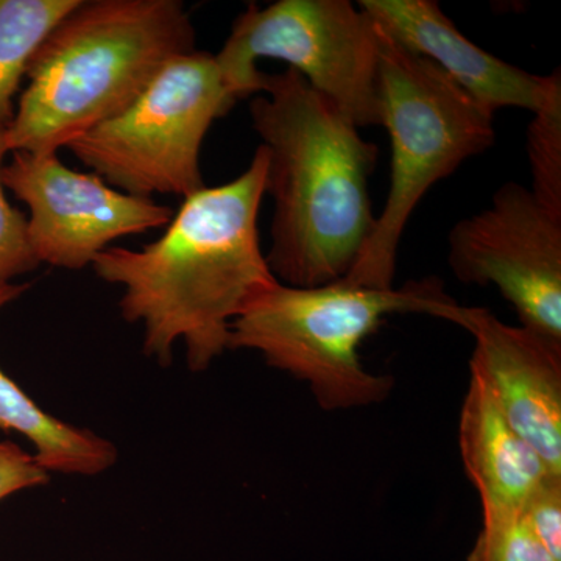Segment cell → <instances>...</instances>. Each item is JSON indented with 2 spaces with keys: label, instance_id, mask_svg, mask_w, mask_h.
I'll use <instances>...</instances> for the list:
<instances>
[{
  "label": "cell",
  "instance_id": "obj_14",
  "mask_svg": "<svg viewBox=\"0 0 561 561\" xmlns=\"http://www.w3.org/2000/svg\"><path fill=\"white\" fill-rule=\"evenodd\" d=\"M80 0H0V119H13L28 62L51 28Z\"/></svg>",
  "mask_w": 561,
  "mask_h": 561
},
{
  "label": "cell",
  "instance_id": "obj_12",
  "mask_svg": "<svg viewBox=\"0 0 561 561\" xmlns=\"http://www.w3.org/2000/svg\"><path fill=\"white\" fill-rule=\"evenodd\" d=\"M459 446L465 471L481 497L483 518L519 515L534 491L556 476L513 430L474 373L461 405Z\"/></svg>",
  "mask_w": 561,
  "mask_h": 561
},
{
  "label": "cell",
  "instance_id": "obj_17",
  "mask_svg": "<svg viewBox=\"0 0 561 561\" xmlns=\"http://www.w3.org/2000/svg\"><path fill=\"white\" fill-rule=\"evenodd\" d=\"M7 128L9 122L0 119V280H11L41 265L28 241L27 217L7 201L2 183L3 160L10 153Z\"/></svg>",
  "mask_w": 561,
  "mask_h": 561
},
{
  "label": "cell",
  "instance_id": "obj_13",
  "mask_svg": "<svg viewBox=\"0 0 561 561\" xmlns=\"http://www.w3.org/2000/svg\"><path fill=\"white\" fill-rule=\"evenodd\" d=\"M28 284L0 280V311L18 300ZM0 430L32 443L33 456L47 472L95 476L108 471L119 453L113 442L50 415L0 368Z\"/></svg>",
  "mask_w": 561,
  "mask_h": 561
},
{
  "label": "cell",
  "instance_id": "obj_6",
  "mask_svg": "<svg viewBox=\"0 0 561 561\" xmlns=\"http://www.w3.org/2000/svg\"><path fill=\"white\" fill-rule=\"evenodd\" d=\"M236 103L214 55L191 51L165 65L119 116L66 149L114 190L184 201L205 190L203 140Z\"/></svg>",
  "mask_w": 561,
  "mask_h": 561
},
{
  "label": "cell",
  "instance_id": "obj_19",
  "mask_svg": "<svg viewBox=\"0 0 561 561\" xmlns=\"http://www.w3.org/2000/svg\"><path fill=\"white\" fill-rule=\"evenodd\" d=\"M49 479V472L39 467L33 454L16 443L0 442V502L20 491L46 485Z\"/></svg>",
  "mask_w": 561,
  "mask_h": 561
},
{
  "label": "cell",
  "instance_id": "obj_9",
  "mask_svg": "<svg viewBox=\"0 0 561 561\" xmlns=\"http://www.w3.org/2000/svg\"><path fill=\"white\" fill-rule=\"evenodd\" d=\"M2 183L25 203L28 241L39 264L83 271L111 243L168 227L173 209L111 187L95 173L72 171L57 153H13Z\"/></svg>",
  "mask_w": 561,
  "mask_h": 561
},
{
  "label": "cell",
  "instance_id": "obj_7",
  "mask_svg": "<svg viewBox=\"0 0 561 561\" xmlns=\"http://www.w3.org/2000/svg\"><path fill=\"white\" fill-rule=\"evenodd\" d=\"M379 28L350 0L250 3L214 55L236 101L264 91V58L289 69L334 103L357 128L382 125L379 103Z\"/></svg>",
  "mask_w": 561,
  "mask_h": 561
},
{
  "label": "cell",
  "instance_id": "obj_3",
  "mask_svg": "<svg viewBox=\"0 0 561 561\" xmlns=\"http://www.w3.org/2000/svg\"><path fill=\"white\" fill-rule=\"evenodd\" d=\"M195 38L180 0H80L28 62L10 153H58L119 116L165 65L195 51Z\"/></svg>",
  "mask_w": 561,
  "mask_h": 561
},
{
  "label": "cell",
  "instance_id": "obj_18",
  "mask_svg": "<svg viewBox=\"0 0 561 561\" xmlns=\"http://www.w3.org/2000/svg\"><path fill=\"white\" fill-rule=\"evenodd\" d=\"M519 518L552 559L561 561V478L546 479L524 504Z\"/></svg>",
  "mask_w": 561,
  "mask_h": 561
},
{
  "label": "cell",
  "instance_id": "obj_16",
  "mask_svg": "<svg viewBox=\"0 0 561 561\" xmlns=\"http://www.w3.org/2000/svg\"><path fill=\"white\" fill-rule=\"evenodd\" d=\"M468 561H556L519 515L483 518Z\"/></svg>",
  "mask_w": 561,
  "mask_h": 561
},
{
  "label": "cell",
  "instance_id": "obj_1",
  "mask_svg": "<svg viewBox=\"0 0 561 561\" xmlns=\"http://www.w3.org/2000/svg\"><path fill=\"white\" fill-rule=\"evenodd\" d=\"M267 157L247 171L184 198L160 239L140 250L110 247L91 267L124 290L122 317L144 328V354L169 365L186 348L191 371L208 370L230 350V328L247 305L275 284L261 249L260 210Z\"/></svg>",
  "mask_w": 561,
  "mask_h": 561
},
{
  "label": "cell",
  "instance_id": "obj_8",
  "mask_svg": "<svg viewBox=\"0 0 561 561\" xmlns=\"http://www.w3.org/2000/svg\"><path fill=\"white\" fill-rule=\"evenodd\" d=\"M460 283L496 286L526 330L561 343V216L529 187L502 184L489 208L449 232Z\"/></svg>",
  "mask_w": 561,
  "mask_h": 561
},
{
  "label": "cell",
  "instance_id": "obj_5",
  "mask_svg": "<svg viewBox=\"0 0 561 561\" xmlns=\"http://www.w3.org/2000/svg\"><path fill=\"white\" fill-rule=\"evenodd\" d=\"M379 28V27H378ZM379 103L390 136V187L375 231L346 280L391 289L398 247L413 210L438 181L496 142L494 114L434 62L379 28Z\"/></svg>",
  "mask_w": 561,
  "mask_h": 561
},
{
  "label": "cell",
  "instance_id": "obj_4",
  "mask_svg": "<svg viewBox=\"0 0 561 561\" xmlns=\"http://www.w3.org/2000/svg\"><path fill=\"white\" fill-rule=\"evenodd\" d=\"M453 301L431 279L401 289H370L345 278L317 287L276 280L232 321L230 350L257 351L271 367L305 381L323 411L367 408L386 400L394 382L365 370L362 342L390 313L440 319Z\"/></svg>",
  "mask_w": 561,
  "mask_h": 561
},
{
  "label": "cell",
  "instance_id": "obj_10",
  "mask_svg": "<svg viewBox=\"0 0 561 561\" xmlns=\"http://www.w3.org/2000/svg\"><path fill=\"white\" fill-rule=\"evenodd\" d=\"M440 319L474 337L471 373L489 387L513 430L561 476V343L456 301Z\"/></svg>",
  "mask_w": 561,
  "mask_h": 561
},
{
  "label": "cell",
  "instance_id": "obj_15",
  "mask_svg": "<svg viewBox=\"0 0 561 561\" xmlns=\"http://www.w3.org/2000/svg\"><path fill=\"white\" fill-rule=\"evenodd\" d=\"M527 127L531 194L561 216V70H553L551 90Z\"/></svg>",
  "mask_w": 561,
  "mask_h": 561
},
{
  "label": "cell",
  "instance_id": "obj_11",
  "mask_svg": "<svg viewBox=\"0 0 561 561\" xmlns=\"http://www.w3.org/2000/svg\"><path fill=\"white\" fill-rule=\"evenodd\" d=\"M359 9L400 46L434 62L483 108L535 113L553 72L535 76L481 49L454 25L435 0H360Z\"/></svg>",
  "mask_w": 561,
  "mask_h": 561
},
{
  "label": "cell",
  "instance_id": "obj_2",
  "mask_svg": "<svg viewBox=\"0 0 561 561\" xmlns=\"http://www.w3.org/2000/svg\"><path fill=\"white\" fill-rule=\"evenodd\" d=\"M250 116L267 157L273 276L291 287L346 278L375 231L368 184L378 147L289 68L267 73Z\"/></svg>",
  "mask_w": 561,
  "mask_h": 561
}]
</instances>
